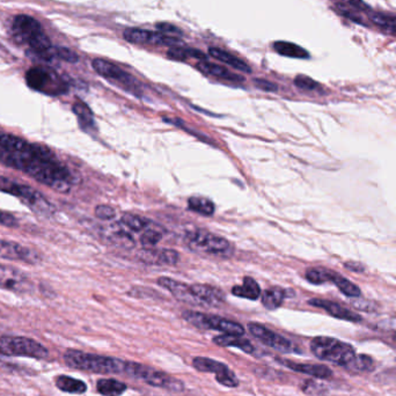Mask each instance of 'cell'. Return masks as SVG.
Instances as JSON below:
<instances>
[{
  "label": "cell",
  "mask_w": 396,
  "mask_h": 396,
  "mask_svg": "<svg viewBox=\"0 0 396 396\" xmlns=\"http://www.w3.org/2000/svg\"><path fill=\"white\" fill-rule=\"evenodd\" d=\"M0 162L61 194L69 192L75 182L69 168L50 148L32 144L14 135L0 132Z\"/></svg>",
  "instance_id": "cell-1"
},
{
  "label": "cell",
  "mask_w": 396,
  "mask_h": 396,
  "mask_svg": "<svg viewBox=\"0 0 396 396\" xmlns=\"http://www.w3.org/2000/svg\"><path fill=\"white\" fill-rule=\"evenodd\" d=\"M12 27L15 40L19 43L28 44L37 58L50 61L55 57V48L37 20L28 15H18Z\"/></svg>",
  "instance_id": "cell-2"
},
{
  "label": "cell",
  "mask_w": 396,
  "mask_h": 396,
  "mask_svg": "<svg viewBox=\"0 0 396 396\" xmlns=\"http://www.w3.org/2000/svg\"><path fill=\"white\" fill-rule=\"evenodd\" d=\"M65 364L69 368L92 372L97 375H122L126 373V360L114 357L86 353L79 350L69 349L64 353Z\"/></svg>",
  "instance_id": "cell-3"
},
{
  "label": "cell",
  "mask_w": 396,
  "mask_h": 396,
  "mask_svg": "<svg viewBox=\"0 0 396 396\" xmlns=\"http://www.w3.org/2000/svg\"><path fill=\"white\" fill-rule=\"evenodd\" d=\"M310 350L319 359L327 360L343 366L348 371H350L357 358V353L353 346L326 336H319L312 339Z\"/></svg>",
  "instance_id": "cell-4"
},
{
  "label": "cell",
  "mask_w": 396,
  "mask_h": 396,
  "mask_svg": "<svg viewBox=\"0 0 396 396\" xmlns=\"http://www.w3.org/2000/svg\"><path fill=\"white\" fill-rule=\"evenodd\" d=\"M0 191L18 197L32 212L39 216L50 217L55 212L54 206L47 198L44 197L40 191L35 190L29 186L17 184L11 179L0 177Z\"/></svg>",
  "instance_id": "cell-5"
},
{
  "label": "cell",
  "mask_w": 396,
  "mask_h": 396,
  "mask_svg": "<svg viewBox=\"0 0 396 396\" xmlns=\"http://www.w3.org/2000/svg\"><path fill=\"white\" fill-rule=\"evenodd\" d=\"M26 81L32 90L47 94L50 97L61 95L69 90L68 83H65L57 72L49 68L35 66L26 73Z\"/></svg>",
  "instance_id": "cell-6"
},
{
  "label": "cell",
  "mask_w": 396,
  "mask_h": 396,
  "mask_svg": "<svg viewBox=\"0 0 396 396\" xmlns=\"http://www.w3.org/2000/svg\"><path fill=\"white\" fill-rule=\"evenodd\" d=\"M184 240L191 249L208 253L211 255L230 257L235 252V247L228 240L210 233L208 230H196L188 232Z\"/></svg>",
  "instance_id": "cell-7"
},
{
  "label": "cell",
  "mask_w": 396,
  "mask_h": 396,
  "mask_svg": "<svg viewBox=\"0 0 396 396\" xmlns=\"http://www.w3.org/2000/svg\"><path fill=\"white\" fill-rule=\"evenodd\" d=\"M126 375L143 380L153 387L168 389L172 392H182L184 388V382L170 377L165 372L134 362H126Z\"/></svg>",
  "instance_id": "cell-8"
},
{
  "label": "cell",
  "mask_w": 396,
  "mask_h": 396,
  "mask_svg": "<svg viewBox=\"0 0 396 396\" xmlns=\"http://www.w3.org/2000/svg\"><path fill=\"white\" fill-rule=\"evenodd\" d=\"M0 353L10 357H29L35 359H46L49 351L35 339L23 336H1Z\"/></svg>",
  "instance_id": "cell-9"
},
{
  "label": "cell",
  "mask_w": 396,
  "mask_h": 396,
  "mask_svg": "<svg viewBox=\"0 0 396 396\" xmlns=\"http://www.w3.org/2000/svg\"><path fill=\"white\" fill-rule=\"evenodd\" d=\"M182 317L184 320L198 329H203V330L211 329V330L224 333L225 335H245V328L242 327L241 324L235 321L227 320L224 317L208 315V314L199 313L195 310H186L182 314Z\"/></svg>",
  "instance_id": "cell-10"
},
{
  "label": "cell",
  "mask_w": 396,
  "mask_h": 396,
  "mask_svg": "<svg viewBox=\"0 0 396 396\" xmlns=\"http://www.w3.org/2000/svg\"><path fill=\"white\" fill-rule=\"evenodd\" d=\"M93 69L100 76L106 79L110 80L112 83H117L119 86L128 90L130 93L141 95V87L137 80L134 77L130 76L129 73L121 69L117 65L112 64L110 61H105L101 58H97L92 61Z\"/></svg>",
  "instance_id": "cell-11"
},
{
  "label": "cell",
  "mask_w": 396,
  "mask_h": 396,
  "mask_svg": "<svg viewBox=\"0 0 396 396\" xmlns=\"http://www.w3.org/2000/svg\"><path fill=\"white\" fill-rule=\"evenodd\" d=\"M192 366L197 371L212 373L216 377L217 382L220 385L230 388H235L240 385L238 377L227 365L220 363L218 360H213L206 357H195L192 359Z\"/></svg>",
  "instance_id": "cell-12"
},
{
  "label": "cell",
  "mask_w": 396,
  "mask_h": 396,
  "mask_svg": "<svg viewBox=\"0 0 396 396\" xmlns=\"http://www.w3.org/2000/svg\"><path fill=\"white\" fill-rule=\"evenodd\" d=\"M124 40L134 44H155V46H166L177 48L184 46V42L179 37H168L162 32H150L144 29L128 28L123 32Z\"/></svg>",
  "instance_id": "cell-13"
},
{
  "label": "cell",
  "mask_w": 396,
  "mask_h": 396,
  "mask_svg": "<svg viewBox=\"0 0 396 396\" xmlns=\"http://www.w3.org/2000/svg\"><path fill=\"white\" fill-rule=\"evenodd\" d=\"M248 330L255 339H259L264 346H269L271 349L281 353H291L297 351V348L293 346V343L290 339H285L284 336L273 332L262 324L250 322L248 324Z\"/></svg>",
  "instance_id": "cell-14"
},
{
  "label": "cell",
  "mask_w": 396,
  "mask_h": 396,
  "mask_svg": "<svg viewBox=\"0 0 396 396\" xmlns=\"http://www.w3.org/2000/svg\"><path fill=\"white\" fill-rule=\"evenodd\" d=\"M0 288L17 293H27L32 291V284L22 271L0 264Z\"/></svg>",
  "instance_id": "cell-15"
},
{
  "label": "cell",
  "mask_w": 396,
  "mask_h": 396,
  "mask_svg": "<svg viewBox=\"0 0 396 396\" xmlns=\"http://www.w3.org/2000/svg\"><path fill=\"white\" fill-rule=\"evenodd\" d=\"M0 257L10 261H23L29 264L40 262V255L37 252L18 242L0 240Z\"/></svg>",
  "instance_id": "cell-16"
},
{
  "label": "cell",
  "mask_w": 396,
  "mask_h": 396,
  "mask_svg": "<svg viewBox=\"0 0 396 396\" xmlns=\"http://www.w3.org/2000/svg\"><path fill=\"white\" fill-rule=\"evenodd\" d=\"M158 284L168 290L177 300H180L182 303L189 304L192 306H203V304L195 297L191 291L190 286L181 281H175L170 277H160L158 278Z\"/></svg>",
  "instance_id": "cell-17"
},
{
  "label": "cell",
  "mask_w": 396,
  "mask_h": 396,
  "mask_svg": "<svg viewBox=\"0 0 396 396\" xmlns=\"http://www.w3.org/2000/svg\"><path fill=\"white\" fill-rule=\"evenodd\" d=\"M139 259L151 266H175L180 256L173 249H145L139 253Z\"/></svg>",
  "instance_id": "cell-18"
},
{
  "label": "cell",
  "mask_w": 396,
  "mask_h": 396,
  "mask_svg": "<svg viewBox=\"0 0 396 396\" xmlns=\"http://www.w3.org/2000/svg\"><path fill=\"white\" fill-rule=\"evenodd\" d=\"M308 304L312 305V306L322 308L327 313L330 314L332 317L339 319V320L350 321V322H360V321L363 320L362 317L355 313V312H351L346 307L341 306L339 304L329 301V300L310 299Z\"/></svg>",
  "instance_id": "cell-19"
},
{
  "label": "cell",
  "mask_w": 396,
  "mask_h": 396,
  "mask_svg": "<svg viewBox=\"0 0 396 396\" xmlns=\"http://www.w3.org/2000/svg\"><path fill=\"white\" fill-rule=\"evenodd\" d=\"M278 363L283 365L285 368H290L292 371L299 372L303 375H310L317 379H329L333 377V371L330 368L320 364H299L295 363L291 360L279 359L277 358Z\"/></svg>",
  "instance_id": "cell-20"
},
{
  "label": "cell",
  "mask_w": 396,
  "mask_h": 396,
  "mask_svg": "<svg viewBox=\"0 0 396 396\" xmlns=\"http://www.w3.org/2000/svg\"><path fill=\"white\" fill-rule=\"evenodd\" d=\"M191 291L203 305L217 306L224 301L223 292L218 288H212L210 285L195 284L191 285Z\"/></svg>",
  "instance_id": "cell-21"
},
{
  "label": "cell",
  "mask_w": 396,
  "mask_h": 396,
  "mask_svg": "<svg viewBox=\"0 0 396 396\" xmlns=\"http://www.w3.org/2000/svg\"><path fill=\"white\" fill-rule=\"evenodd\" d=\"M212 342L217 346L223 348H238L245 353L254 355L255 353V346L249 342L248 339H242V336L235 335H220L213 337Z\"/></svg>",
  "instance_id": "cell-22"
},
{
  "label": "cell",
  "mask_w": 396,
  "mask_h": 396,
  "mask_svg": "<svg viewBox=\"0 0 396 396\" xmlns=\"http://www.w3.org/2000/svg\"><path fill=\"white\" fill-rule=\"evenodd\" d=\"M197 69L201 72L209 75V76L216 77L220 79L230 80V81H244V78L237 76L235 73L230 72L220 65L213 64L209 61H199L197 64Z\"/></svg>",
  "instance_id": "cell-23"
},
{
  "label": "cell",
  "mask_w": 396,
  "mask_h": 396,
  "mask_svg": "<svg viewBox=\"0 0 396 396\" xmlns=\"http://www.w3.org/2000/svg\"><path fill=\"white\" fill-rule=\"evenodd\" d=\"M209 55L211 57L216 58L217 61L225 63V64L230 65L235 70H239L241 72L250 73L252 69L249 68L248 64H246L245 61H241L240 58L235 57L230 52H226L225 50L218 49V48H211L209 50Z\"/></svg>",
  "instance_id": "cell-24"
},
{
  "label": "cell",
  "mask_w": 396,
  "mask_h": 396,
  "mask_svg": "<svg viewBox=\"0 0 396 396\" xmlns=\"http://www.w3.org/2000/svg\"><path fill=\"white\" fill-rule=\"evenodd\" d=\"M55 384L59 390L69 394H83L87 390L85 382L69 375H58L57 378L55 379Z\"/></svg>",
  "instance_id": "cell-25"
},
{
  "label": "cell",
  "mask_w": 396,
  "mask_h": 396,
  "mask_svg": "<svg viewBox=\"0 0 396 396\" xmlns=\"http://www.w3.org/2000/svg\"><path fill=\"white\" fill-rule=\"evenodd\" d=\"M72 110L76 114L81 129L85 130V131H90L95 128L93 112L90 110V107L85 102L79 101V100L75 102Z\"/></svg>",
  "instance_id": "cell-26"
},
{
  "label": "cell",
  "mask_w": 396,
  "mask_h": 396,
  "mask_svg": "<svg viewBox=\"0 0 396 396\" xmlns=\"http://www.w3.org/2000/svg\"><path fill=\"white\" fill-rule=\"evenodd\" d=\"M232 295L246 299L256 300L261 295V288L254 278L245 277L242 285L232 288Z\"/></svg>",
  "instance_id": "cell-27"
},
{
  "label": "cell",
  "mask_w": 396,
  "mask_h": 396,
  "mask_svg": "<svg viewBox=\"0 0 396 396\" xmlns=\"http://www.w3.org/2000/svg\"><path fill=\"white\" fill-rule=\"evenodd\" d=\"M285 297H286V292L281 288L275 286V288H268L263 292L262 305L269 310H277L278 307L281 306Z\"/></svg>",
  "instance_id": "cell-28"
},
{
  "label": "cell",
  "mask_w": 396,
  "mask_h": 396,
  "mask_svg": "<svg viewBox=\"0 0 396 396\" xmlns=\"http://www.w3.org/2000/svg\"><path fill=\"white\" fill-rule=\"evenodd\" d=\"M128 386L115 379H100L97 382V392L103 396H121L126 392Z\"/></svg>",
  "instance_id": "cell-29"
},
{
  "label": "cell",
  "mask_w": 396,
  "mask_h": 396,
  "mask_svg": "<svg viewBox=\"0 0 396 396\" xmlns=\"http://www.w3.org/2000/svg\"><path fill=\"white\" fill-rule=\"evenodd\" d=\"M274 49L276 52L285 56V57L292 58H308L310 54L307 52L304 48L297 44L291 43V42H285V41H278L275 42Z\"/></svg>",
  "instance_id": "cell-30"
},
{
  "label": "cell",
  "mask_w": 396,
  "mask_h": 396,
  "mask_svg": "<svg viewBox=\"0 0 396 396\" xmlns=\"http://www.w3.org/2000/svg\"><path fill=\"white\" fill-rule=\"evenodd\" d=\"M188 208L191 211L203 215V216H212L216 210L215 203L206 197H190L188 199Z\"/></svg>",
  "instance_id": "cell-31"
},
{
  "label": "cell",
  "mask_w": 396,
  "mask_h": 396,
  "mask_svg": "<svg viewBox=\"0 0 396 396\" xmlns=\"http://www.w3.org/2000/svg\"><path fill=\"white\" fill-rule=\"evenodd\" d=\"M167 55L168 57L175 61H186L188 58H195L201 61H206V55L203 54L202 51L191 49V48L189 49L182 47L172 48Z\"/></svg>",
  "instance_id": "cell-32"
},
{
  "label": "cell",
  "mask_w": 396,
  "mask_h": 396,
  "mask_svg": "<svg viewBox=\"0 0 396 396\" xmlns=\"http://www.w3.org/2000/svg\"><path fill=\"white\" fill-rule=\"evenodd\" d=\"M332 283H334L339 288V291L342 292L343 295H346L350 298H358L362 295L360 288L356 284H353L349 279H346V277H343L336 273L333 275Z\"/></svg>",
  "instance_id": "cell-33"
},
{
  "label": "cell",
  "mask_w": 396,
  "mask_h": 396,
  "mask_svg": "<svg viewBox=\"0 0 396 396\" xmlns=\"http://www.w3.org/2000/svg\"><path fill=\"white\" fill-rule=\"evenodd\" d=\"M370 19L375 25L379 26L380 28L385 29L387 32L396 34V15L386 14V13H378V12H371Z\"/></svg>",
  "instance_id": "cell-34"
},
{
  "label": "cell",
  "mask_w": 396,
  "mask_h": 396,
  "mask_svg": "<svg viewBox=\"0 0 396 396\" xmlns=\"http://www.w3.org/2000/svg\"><path fill=\"white\" fill-rule=\"evenodd\" d=\"M334 273L335 271L328 270L324 268H312L307 270L306 279L312 284H324L328 281H332Z\"/></svg>",
  "instance_id": "cell-35"
},
{
  "label": "cell",
  "mask_w": 396,
  "mask_h": 396,
  "mask_svg": "<svg viewBox=\"0 0 396 396\" xmlns=\"http://www.w3.org/2000/svg\"><path fill=\"white\" fill-rule=\"evenodd\" d=\"M121 223L131 230L141 232L148 226L150 220L146 219L144 217L137 216V215L126 213V215H123Z\"/></svg>",
  "instance_id": "cell-36"
},
{
  "label": "cell",
  "mask_w": 396,
  "mask_h": 396,
  "mask_svg": "<svg viewBox=\"0 0 396 396\" xmlns=\"http://www.w3.org/2000/svg\"><path fill=\"white\" fill-rule=\"evenodd\" d=\"M375 368V362L371 357L366 355H357V358L353 362V366L350 368L351 372H368Z\"/></svg>",
  "instance_id": "cell-37"
},
{
  "label": "cell",
  "mask_w": 396,
  "mask_h": 396,
  "mask_svg": "<svg viewBox=\"0 0 396 396\" xmlns=\"http://www.w3.org/2000/svg\"><path fill=\"white\" fill-rule=\"evenodd\" d=\"M295 85L299 90H307V92H313V90H319L321 88L320 83H317L310 77L303 76V75L295 77Z\"/></svg>",
  "instance_id": "cell-38"
},
{
  "label": "cell",
  "mask_w": 396,
  "mask_h": 396,
  "mask_svg": "<svg viewBox=\"0 0 396 396\" xmlns=\"http://www.w3.org/2000/svg\"><path fill=\"white\" fill-rule=\"evenodd\" d=\"M162 235L159 230H145L144 235L141 237V245L146 246V247H151L158 244L161 240Z\"/></svg>",
  "instance_id": "cell-39"
},
{
  "label": "cell",
  "mask_w": 396,
  "mask_h": 396,
  "mask_svg": "<svg viewBox=\"0 0 396 396\" xmlns=\"http://www.w3.org/2000/svg\"><path fill=\"white\" fill-rule=\"evenodd\" d=\"M55 57L63 59V61H68V63H77L79 61V57L76 52L70 50L68 48L55 47Z\"/></svg>",
  "instance_id": "cell-40"
},
{
  "label": "cell",
  "mask_w": 396,
  "mask_h": 396,
  "mask_svg": "<svg viewBox=\"0 0 396 396\" xmlns=\"http://www.w3.org/2000/svg\"><path fill=\"white\" fill-rule=\"evenodd\" d=\"M157 28H158L159 32L165 34V35H168V37H181L184 35V32L180 28H177V26L170 25L167 22L158 23Z\"/></svg>",
  "instance_id": "cell-41"
},
{
  "label": "cell",
  "mask_w": 396,
  "mask_h": 396,
  "mask_svg": "<svg viewBox=\"0 0 396 396\" xmlns=\"http://www.w3.org/2000/svg\"><path fill=\"white\" fill-rule=\"evenodd\" d=\"M95 216L101 220H112L115 218L116 211L109 206H97L95 208Z\"/></svg>",
  "instance_id": "cell-42"
},
{
  "label": "cell",
  "mask_w": 396,
  "mask_h": 396,
  "mask_svg": "<svg viewBox=\"0 0 396 396\" xmlns=\"http://www.w3.org/2000/svg\"><path fill=\"white\" fill-rule=\"evenodd\" d=\"M0 224L5 227H18L19 221L11 213L0 211Z\"/></svg>",
  "instance_id": "cell-43"
},
{
  "label": "cell",
  "mask_w": 396,
  "mask_h": 396,
  "mask_svg": "<svg viewBox=\"0 0 396 396\" xmlns=\"http://www.w3.org/2000/svg\"><path fill=\"white\" fill-rule=\"evenodd\" d=\"M254 83H255V86L257 87V88L264 90V92H276V90H278L276 83L268 81V80L255 79L254 80Z\"/></svg>",
  "instance_id": "cell-44"
},
{
  "label": "cell",
  "mask_w": 396,
  "mask_h": 396,
  "mask_svg": "<svg viewBox=\"0 0 396 396\" xmlns=\"http://www.w3.org/2000/svg\"><path fill=\"white\" fill-rule=\"evenodd\" d=\"M344 3L355 8V10H359L363 12H370V8L368 5L365 4L363 0H343Z\"/></svg>",
  "instance_id": "cell-45"
},
{
  "label": "cell",
  "mask_w": 396,
  "mask_h": 396,
  "mask_svg": "<svg viewBox=\"0 0 396 396\" xmlns=\"http://www.w3.org/2000/svg\"><path fill=\"white\" fill-rule=\"evenodd\" d=\"M353 305H355V307H357V308H359V310H373V308H372L371 306V303H366L364 300H359L358 303H353Z\"/></svg>",
  "instance_id": "cell-46"
},
{
  "label": "cell",
  "mask_w": 396,
  "mask_h": 396,
  "mask_svg": "<svg viewBox=\"0 0 396 396\" xmlns=\"http://www.w3.org/2000/svg\"><path fill=\"white\" fill-rule=\"evenodd\" d=\"M346 268H348L350 270L356 271V273L364 270V268L362 267L360 264H357V263H346Z\"/></svg>",
  "instance_id": "cell-47"
},
{
  "label": "cell",
  "mask_w": 396,
  "mask_h": 396,
  "mask_svg": "<svg viewBox=\"0 0 396 396\" xmlns=\"http://www.w3.org/2000/svg\"><path fill=\"white\" fill-rule=\"evenodd\" d=\"M393 339H394V342L396 343V333L394 334V336H393Z\"/></svg>",
  "instance_id": "cell-48"
}]
</instances>
